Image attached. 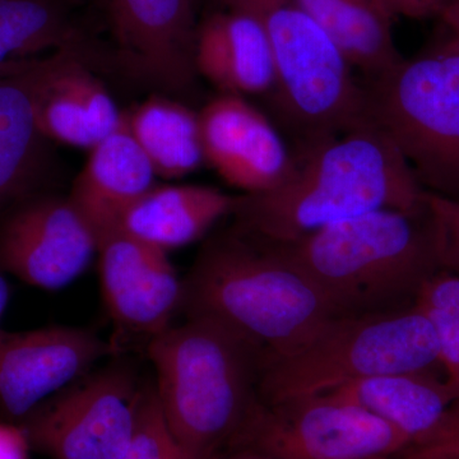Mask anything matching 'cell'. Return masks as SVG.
<instances>
[{"label": "cell", "instance_id": "cell-2", "mask_svg": "<svg viewBox=\"0 0 459 459\" xmlns=\"http://www.w3.org/2000/svg\"><path fill=\"white\" fill-rule=\"evenodd\" d=\"M186 318L213 320L252 343L263 358L295 349L337 318L303 272L273 241L243 226L212 235L183 281Z\"/></svg>", "mask_w": 459, "mask_h": 459}, {"label": "cell", "instance_id": "cell-29", "mask_svg": "<svg viewBox=\"0 0 459 459\" xmlns=\"http://www.w3.org/2000/svg\"><path fill=\"white\" fill-rule=\"evenodd\" d=\"M31 449L21 425L0 422V459H29Z\"/></svg>", "mask_w": 459, "mask_h": 459}, {"label": "cell", "instance_id": "cell-32", "mask_svg": "<svg viewBox=\"0 0 459 459\" xmlns=\"http://www.w3.org/2000/svg\"><path fill=\"white\" fill-rule=\"evenodd\" d=\"M9 296H11V291H9L4 272L0 271V323H2L3 316H4L5 309H7L8 307ZM4 333L5 332L0 327V338H2Z\"/></svg>", "mask_w": 459, "mask_h": 459}, {"label": "cell", "instance_id": "cell-24", "mask_svg": "<svg viewBox=\"0 0 459 459\" xmlns=\"http://www.w3.org/2000/svg\"><path fill=\"white\" fill-rule=\"evenodd\" d=\"M415 307L430 320L444 379L455 400L459 398V276L439 270L424 283Z\"/></svg>", "mask_w": 459, "mask_h": 459}, {"label": "cell", "instance_id": "cell-33", "mask_svg": "<svg viewBox=\"0 0 459 459\" xmlns=\"http://www.w3.org/2000/svg\"><path fill=\"white\" fill-rule=\"evenodd\" d=\"M394 459H459V455H425V453L406 451Z\"/></svg>", "mask_w": 459, "mask_h": 459}, {"label": "cell", "instance_id": "cell-3", "mask_svg": "<svg viewBox=\"0 0 459 459\" xmlns=\"http://www.w3.org/2000/svg\"><path fill=\"white\" fill-rule=\"evenodd\" d=\"M273 243L312 281L336 316L415 307L421 287L440 270L428 207L373 211Z\"/></svg>", "mask_w": 459, "mask_h": 459}, {"label": "cell", "instance_id": "cell-8", "mask_svg": "<svg viewBox=\"0 0 459 459\" xmlns=\"http://www.w3.org/2000/svg\"><path fill=\"white\" fill-rule=\"evenodd\" d=\"M411 442L367 411L314 395L253 404L228 448H246L272 459H394Z\"/></svg>", "mask_w": 459, "mask_h": 459}, {"label": "cell", "instance_id": "cell-26", "mask_svg": "<svg viewBox=\"0 0 459 459\" xmlns=\"http://www.w3.org/2000/svg\"><path fill=\"white\" fill-rule=\"evenodd\" d=\"M440 270L459 276V198L427 193Z\"/></svg>", "mask_w": 459, "mask_h": 459}, {"label": "cell", "instance_id": "cell-1", "mask_svg": "<svg viewBox=\"0 0 459 459\" xmlns=\"http://www.w3.org/2000/svg\"><path fill=\"white\" fill-rule=\"evenodd\" d=\"M294 155V170L279 188L235 195L234 222L286 243L373 211L427 208V190L373 122L298 148Z\"/></svg>", "mask_w": 459, "mask_h": 459}, {"label": "cell", "instance_id": "cell-10", "mask_svg": "<svg viewBox=\"0 0 459 459\" xmlns=\"http://www.w3.org/2000/svg\"><path fill=\"white\" fill-rule=\"evenodd\" d=\"M98 255V238L66 197L39 193L0 220V271L56 291Z\"/></svg>", "mask_w": 459, "mask_h": 459}, {"label": "cell", "instance_id": "cell-25", "mask_svg": "<svg viewBox=\"0 0 459 459\" xmlns=\"http://www.w3.org/2000/svg\"><path fill=\"white\" fill-rule=\"evenodd\" d=\"M180 451L166 422L155 385L141 388L131 439L120 459H172Z\"/></svg>", "mask_w": 459, "mask_h": 459}, {"label": "cell", "instance_id": "cell-4", "mask_svg": "<svg viewBox=\"0 0 459 459\" xmlns=\"http://www.w3.org/2000/svg\"><path fill=\"white\" fill-rule=\"evenodd\" d=\"M262 352L213 320L186 318L148 341L166 422L189 459L225 451L258 401Z\"/></svg>", "mask_w": 459, "mask_h": 459}, {"label": "cell", "instance_id": "cell-22", "mask_svg": "<svg viewBox=\"0 0 459 459\" xmlns=\"http://www.w3.org/2000/svg\"><path fill=\"white\" fill-rule=\"evenodd\" d=\"M123 123L156 177L180 179L204 164L199 113L188 105L153 93L123 113Z\"/></svg>", "mask_w": 459, "mask_h": 459}, {"label": "cell", "instance_id": "cell-5", "mask_svg": "<svg viewBox=\"0 0 459 459\" xmlns=\"http://www.w3.org/2000/svg\"><path fill=\"white\" fill-rule=\"evenodd\" d=\"M413 371L443 373L437 334L418 307L337 316L295 349L263 358L258 395L267 404L283 403L364 377Z\"/></svg>", "mask_w": 459, "mask_h": 459}, {"label": "cell", "instance_id": "cell-12", "mask_svg": "<svg viewBox=\"0 0 459 459\" xmlns=\"http://www.w3.org/2000/svg\"><path fill=\"white\" fill-rule=\"evenodd\" d=\"M199 113L204 164L243 195L279 188L295 168L273 123L246 98L219 93Z\"/></svg>", "mask_w": 459, "mask_h": 459}, {"label": "cell", "instance_id": "cell-35", "mask_svg": "<svg viewBox=\"0 0 459 459\" xmlns=\"http://www.w3.org/2000/svg\"><path fill=\"white\" fill-rule=\"evenodd\" d=\"M172 459H189L188 457H186V455H184V452L183 451H180L179 453H178L177 455H175L174 458Z\"/></svg>", "mask_w": 459, "mask_h": 459}, {"label": "cell", "instance_id": "cell-15", "mask_svg": "<svg viewBox=\"0 0 459 459\" xmlns=\"http://www.w3.org/2000/svg\"><path fill=\"white\" fill-rule=\"evenodd\" d=\"M56 56L0 77V220L41 193L53 168L54 144L39 126L38 100Z\"/></svg>", "mask_w": 459, "mask_h": 459}, {"label": "cell", "instance_id": "cell-20", "mask_svg": "<svg viewBox=\"0 0 459 459\" xmlns=\"http://www.w3.org/2000/svg\"><path fill=\"white\" fill-rule=\"evenodd\" d=\"M320 395L359 407L388 422L407 437L410 448L433 433L455 401L446 379L437 371L364 377Z\"/></svg>", "mask_w": 459, "mask_h": 459}, {"label": "cell", "instance_id": "cell-11", "mask_svg": "<svg viewBox=\"0 0 459 459\" xmlns=\"http://www.w3.org/2000/svg\"><path fill=\"white\" fill-rule=\"evenodd\" d=\"M107 12L119 68L168 92L192 89L198 75L193 0H108Z\"/></svg>", "mask_w": 459, "mask_h": 459}, {"label": "cell", "instance_id": "cell-9", "mask_svg": "<svg viewBox=\"0 0 459 459\" xmlns=\"http://www.w3.org/2000/svg\"><path fill=\"white\" fill-rule=\"evenodd\" d=\"M140 388L129 368L75 380L21 420L31 448L51 459H120L134 425Z\"/></svg>", "mask_w": 459, "mask_h": 459}, {"label": "cell", "instance_id": "cell-28", "mask_svg": "<svg viewBox=\"0 0 459 459\" xmlns=\"http://www.w3.org/2000/svg\"><path fill=\"white\" fill-rule=\"evenodd\" d=\"M392 18L407 20H425L437 17L446 0H382Z\"/></svg>", "mask_w": 459, "mask_h": 459}, {"label": "cell", "instance_id": "cell-13", "mask_svg": "<svg viewBox=\"0 0 459 459\" xmlns=\"http://www.w3.org/2000/svg\"><path fill=\"white\" fill-rule=\"evenodd\" d=\"M110 346L89 329L56 327L0 338V407L22 420L89 373Z\"/></svg>", "mask_w": 459, "mask_h": 459}, {"label": "cell", "instance_id": "cell-18", "mask_svg": "<svg viewBox=\"0 0 459 459\" xmlns=\"http://www.w3.org/2000/svg\"><path fill=\"white\" fill-rule=\"evenodd\" d=\"M195 66L220 93L270 95L274 65L267 35L249 12L226 5L197 26Z\"/></svg>", "mask_w": 459, "mask_h": 459}, {"label": "cell", "instance_id": "cell-19", "mask_svg": "<svg viewBox=\"0 0 459 459\" xmlns=\"http://www.w3.org/2000/svg\"><path fill=\"white\" fill-rule=\"evenodd\" d=\"M65 50L82 54L99 68L114 66L113 50L78 25L66 0H0V77Z\"/></svg>", "mask_w": 459, "mask_h": 459}, {"label": "cell", "instance_id": "cell-6", "mask_svg": "<svg viewBox=\"0 0 459 459\" xmlns=\"http://www.w3.org/2000/svg\"><path fill=\"white\" fill-rule=\"evenodd\" d=\"M261 22L274 65L271 104L298 147L370 122L367 86L296 0H223Z\"/></svg>", "mask_w": 459, "mask_h": 459}, {"label": "cell", "instance_id": "cell-7", "mask_svg": "<svg viewBox=\"0 0 459 459\" xmlns=\"http://www.w3.org/2000/svg\"><path fill=\"white\" fill-rule=\"evenodd\" d=\"M370 122L391 138L422 188L459 198V45L451 36L371 78Z\"/></svg>", "mask_w": 459, "mask_h": 459}, {"label": "cell", "instance_id": "cell-21", "mask_svg": "<svg viewBox=\"0 0 459 459\" xmlns=\"http://www.w3.org/2000/svg\"><path fill=\"white\" fill-rule=\"evenodd\" d=\"M235 195L205 186H156L124 214L119 230L171 252L189 246L231 214Z\"/></svg>", "mask_w": 459, "mask_h": 459}, {"label": "cell", "instance_id": "cell-27", "mask_svg": "<svg viewBox=\"0 0 459 459\" xmlns=\"http://www.w3.org/2000/svg\"><path fill=\"white\" fill-rule=\"evenodd\" d=\"M407 451L425 455H459V398L446 410L433 433Z\"/></svg>", "mask_w": 459, "mask_h": 459}, {"label": "cell", "instance_id": "cell-30", "mask_svg": "<svg viewBox=\"0 0 459 459\" xmlns=\"http://www.w3.org/2000/svg\"><path fill=\"white\" fill-rule=\"evenodd\" d=\"M437 17L448 30V36L459 45V0H446Z\"/></svg>", "mask_w": 459, "mask_h": 459}, {"label": "cell", "instance_id": "cell-31", "mask_svg": "<svg viewBox=\"0 0 459 459\" xmlns=\"http://www.w3.org/2000/svg\"><path fill=\"white\" fill-rule=\"evenodd\" d=\"M211 459H272L261 453L246 448H229Z\"/></svg>", "mask_w": 459, "mask_h": 459}, {"label": "cell", "instance_id": "cell-34", "mask_svg": "<svg viewBox=\"0 0 459 459\" xmlns=\"http://www.w3.org/2000/svg\"><path fill=\"white\" fill-rule=\"evenodd\" d=\"M83 2H89L91 4L107 11L108 0H83Z\"/></svg>", "mask_w": 459, "mask_h": 459}, {"label": "cell", "instance_id": "cell-14", "mask_svg": "<svg viewBox=\"0 0 459 459\" xmlns=\"http://www.w3.org/2000/svg\"><path fill=\"white\" fill-rule=\"evenodd\" d=\"M98 255L102 296L120 328L150 341L171 327L183 281L168 253L117 231L99 244Z\"/></svg>", "mask_w": 459, "mask_h": 459}, {"label": "cell", "instance_id": "cell-16", "mask_svg": "<svg viewBox=\"0 0 459 459\" xmlns=\"http://www.w3.org/2000/svg\"><path fill=\"white\" fill-rule=\"evenodd\" d=\"M96 68L82 54L56 53L38 100L39 126L51 143L90 151L122 126L123 113Z\"/></svg>", "mask_w": 459, "mask_h": 459}, {"label": "cell", "instance_id": "cell-17", "mask_svg": "<svg viewBox=\"0 0 459 459\" xmlns=\"http://www.w3.org/2000/svg\"><path fill=\"white\" fill-rule=\"evenodd\" d=\"M156 174L124 123L91 148L68 198L99 244L119 230L124 214L156 186Z\"/></svg>", "mask_w": 459, "mask_h": 459}, {"label": "cell", "instance_id": "cell-23", "mask_svg": "<svg viewBox=\"0 0 459 459\" xmlns=\"http://www.w3.org/2000/svg\"><path fill=\"white\" fill-rule=\"evenodd\" d=\"M332 39L353 69L374 78L403 59L394 18L382 0H296Z\"/></svg>", "mask_w": 459, "mask_h": 459}]
</instances>
